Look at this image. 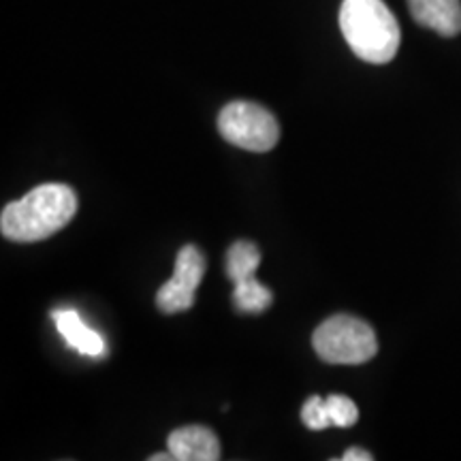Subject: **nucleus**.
Instances as JSON below:
<instances>
[{
	"mask_svg": "<svg viewBox=\"0 0 461 461\" xmlns=\"http://www.w3.org/2000/svg\"><path fill=\"white\" fill-rule=\"evenodd\" d=\"M77 194L65 184H43L3 210L0 230L17 244L48 240L77 214Z\"/></svg>",
	"mask_w": 461,
	"mask_h": 461,
	"instance_id": "f257e3e1",
	"label": "nucleus"
},
{
	"mask_svg": "<svg viewBox=\"0 0 461 461\" xmlns=\"http://www.w3.org/2000/svg\"><path fill=\"white\" fill-rule=\"evenodd\" d=\"M339 28L350 50L372 65H387L400 50V24L383 0H344Z\"/></svg>",
	"mask_w": 461,
	"mask_h": 461,
	"instance_id": "f03ea898",
	"label": "nucleus"
},
{
	"mask_svg": "<svg viewBox=\"0 0 461 461\" xmlns=\"http://www.w3.org/2000/svg\"><path fill=\"white\" fill-rule=\"evenodd\" d=\"M312 346L316 355L331 366H361L374 359L378 339L366 321L336 314L316 327Z\"/></svg>",
	"mask_w": 461,
	"mask_h": 461,
	"instance_id": "7ed1b4c3",
	"label": "nucleus"
},
{
	"mask_svg": "<svg viewBox=\"0 0 461 461\" xmlns=\"http://www.w3.org/2000/svg\"><path fill=\"white\" fill-rule=\"evenodd\" d=\"M218 131L230 146L248 152H269L280 140V124L274 113L248 101L224 105L218 115Z\"/></svg>",
	"mask_w": 461,
	"mask_h": 461,
	"instance_id": "20e7f679",
	"label": "nucleus"
},
{
	"mask_svg": "<svg viewBox=\"0 0 461 461\" xmlns=\"http://www.w3.org/2000/svg\"><path fill=\"white\" fill-rule=\"evenodd\" d=\"M205 258L197 246H184L177 252L176 272L157 293V305L165 314H180L193 308L194 293L203 280Z\"/></svg>",
	"mask_w": 461,
	"mask_h": 461,
	"instance_id": "39448f33",
	"label": "nucleus"
},
{
	"mask_svg": "<svg viewBox=\"0 0 461 461\" xmlns=\"http://www.w3.org/2000/svg\"><path fill=\"white\" fill-rule=\"evenodd\" d=\"M169 453L177 461H216L221 459V445L212 429L203 425H186L171 431L167 440Z\"/></svg>",
	"mask_w": 461,
	"mask_h": 461,
	"instance_id": "423d86ee",
	"label": "nucleus"
},
{
	"mask_svg": "<svg viewBox=\"0 0 461 461\" xmlns=\"http://www.w3.org/2000/svg\"><path fill=\"white\" fill-rule=\"evenodd\" d=\"M408 7L417 24L440 37L461 32V0H408Z\"/></svg>",
	"mask_w": 461,
	"mask_h": 461,
	"instance_id": "0eeeda50",
	"label": "nucleus"
},
{
	"mask_svg": "<svg viewBox=\"0 0 461 461\" xmlns=\"http://www.w3.org/2000/svg\"><path fill=\"white\" fill-rule=\"evenodd\" d=\"M58 333L65 338V342L77 353L88 357H101L105 353V342L96 331H92L86 322L79 319L75 310H56L54 314Z\"/></svg>",
	"mask_w": 461,
	"mask_h": 461,
	"instance_id": "6e6552de",
	"label": "nucleus"
},
{
	"mask_svg": "<svg viewBox=\"0 0 461 461\" xmlns=\"http://www.w3.org/2000/svg\"><path fill=\"white\" fill-rule=\"evenodd\" d=\"M261 265V250L252 241H235L227 252V276L230 282H241L255 278Z\"/></svg>",
	"mask_w": 461,
	"mask_h": 461,
	"instance_id": "1a4fd4ad",
	"label": "nucleus"
},
{
	"mask_svg": "<svg viewBox=\"0 0 461 461\" xmlns=\"http://www.w3.org/2000/svg\"><path fill=\"white\" fill-rule=\"evenodd\" d=\"M272 291L263 286L257 278H248L235 282L233 288V303L238 312L244 314H261L272 305Z\"/></svg>",
	"mask_w": 461,
	"mask_h": 461,
	"instance_id": "9d476101",
	"label": "nucleus"
},
{
	"mask_svg": "<svg viewBox=\"0 0 461 461\" xmlns=\"http://www.w3.org/2000/svg\"><path fill=\"white\" fill-rule=\"evenodd\" d=\"M327 408H330L331 423L336 425V428H353L357 419H359V411H357L355 402L350 400V397L330 395L327 397Z\"/></svg>",
	"mask_w": 461,
	"mask_h": 461,
	"instance_id": "9b49d317",
	"label": "nucleus"
},
{
	"mask_svg": "<svg viewBox=\"0 0 461 461\" xmlns=\"http://www.w3.org/2000/svg\"><path fill=\"white\" fill-rule=\"evenodd\" d=\"M302 420L305 428L312 431H322L331 428L333 423L330 417V408H327V400H322L319 395L310 397L302 408Z\"/></svg>",
	"mask_w": 461,
	"mask_h": 461,
	"instance_id": "f8f14e48",
	"label": "nucleus"
},
{
	"mask_svg": "<svg viewBox=\"0 0 461 461\" xmlns=\"http://www.w3.org/2000/svg\"><path fill=\"white\" fill-rule=\"evenodd\" d=\"M344 461H372V453L363 451V448H348V451L344 453Z\"/></svg>",
	"mask_w": 461,
	"mask_h": 461,
	"instance_id": "ddd939ff",
	"label": "nucleus"
},
{
	"mask_svg": "<svg viewBox=\"0 0 461 461\" xmlns=\"http://www.w3.org/2000/svg\"><path fill=\"white\" fill-rule=\"evenodd\" d=\"M171 459H176L171 453H169V455H167V453H158V455H152V457H149V461H171Z\"/></svg>",
	"mask_w": 461,
	"mask_h": 461,
	"instance_id": "4468645a",
	"label": "nucleus"
}]
</instances>
